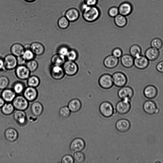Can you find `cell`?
<instances>
[{
	"instance_id": "6da1fadb",
	"label": "cell",
	"mask_w": 163,
	"mask_h": 163,
	"mask_svg": "<svg viewBox=\"0 0 163 163\" xmlns=\"http://www.w3.org/2000/svg\"><path fill=\"white\" fill-rule=\"evenodd\" d=\"M82 9L83 11V17L86 21L93 22L98 18L99 12L95 7L88 5L85 3L82 5Z\"/></svg>"
},
{
	"instance_id": "7a4b0ae2",
	"label": "cell",
	"mask_w": 163,
	"mask_h": 163,
	"mask_svg": "<svg viewBox=\"0 0 163 163\" xmlns=\"http://www.w3.org/2000/svg\"><path fill=\"white\" fill-rule=\"evenodd\" d=\"M62 67L66 75L69 77L76 75L79 71V67L75 61L67 60Z\"/></svg>"
},
{
	"instance_id": "3957f363",
	"label": "cell",
	"mask_w": 163,
	"mask_h": 163,
	"mask_svg": "<svg viewBox=\"0 0 163 163\" xmlns=\"http://www.w3.org/2000/svg\"><path fill=\"white\" fill-rule=\"evenodd\" d=\"M112 76L113 84L115 86L120 88L127 85L128 78L126 74L123 72H116L114 73Z\"/></svg>"
},
{
	"instance_id": "277c9868",
	"label": "cell",
	"mask_w": 163,
	"mask_h": 163,
	"mask_svg": "<svg viewBox=\"0 0 163 163\" xmlns=\"http://www.w3.org/2000/svg\"><path fill=\"white\" fill-rule=\"evenodd\" d=\"M98 82L100 87L105 90L111 89L114 85L112 76L108 73L102 75L99 78Z\"/></svg>"
},
{
	"instance_id": "5b68a950",
	"label": "cell",
	"mask_w": 163,
	"mask_h": 163,
	"mask_svg": "<svg viewBox=\"0 0 163 163\" xmlns=\"http://www.w3.org/2000/svg\"><path fill=\"white\" fill-rule=\"evenodd\" d=\"M12 104L15 109L18 110L24 111L29 106V101L22 95L16 96L12 101Z\"/></svg>"
},
{
	"instance_id": "8992f818",
	"label": "cell",
	"mask_w": 163,
	"mask_h": 163,
	"mask_svg": "<svg viewBox=\"0 0 163 163\" xmlns=\"http://www.w3.org/2000/svg\"><path fill=\"white\" fill-rule=\"evenodd\" d=\"M115 109L112 105L107 101L101 103L99 107V111L105 117L108 118L112 117L114 115Z\"/></svg>"
},
{
	"instance_id": "52a82bcc",
	"label": "cell",
	"mask_w": 163,
	"mask_h": 163,
	"mask_svg": "<svg viewBox=\"0 0 163 163\" xmlns=\"http://www.w3.org/2000/svg\"><path fill=\"white\" fill-rule=\"evenodd\" d=\"M134 91L133 88L126 85L120 88L118 91V97L122 100H130L134 95Z\"/></svg>"
},
{
	"instance_id": "ba28073f",
	"label": "cell",
	"mask_w": 163,
	"mask_h": 163,
	"mask_svg": "<svg viewBox=\"0 0 163 163\" xmlns=\"http://www.w3.org/2000/svg\"><path fill=\"white\" fill-rule=\"evenodd\" d=\"M143 109L145 113L149 115L158 114L159 112L157 104L151 100L145 101L143 105Z\"/></svg>"
},
{
	"instance_id": "9c48e42d",
	"label": "cell",
	"mask_w": 163,
	"mask_h": 163,
	"mask_svg": "<svg viewBox=\"0 0 163 163\" xmlns=\"http://www.w3.org/2000/svg\"><path fill=\"white\" fill-rule=\"evenodd\" d=\"M131 106L130 100H122L117 104L115 109L119 114L123 115L128 113L130 111Z\"/></svg>"
},
{
	"instance_id": "30bf717a",
	"label": "cell",
	"mask_w": 163,
	"mask_h": 163,
	"mask_svg": "<svg viewBox=\"0 0 163 163\" xmlns=\"http://www.w3.org/2000/svg\"><path fill=\"white\" fill-rule=\"evenodd\" d=\"M150 61L145 56L141 55L134 58V66L138 70H144L148 67Z\"/></svg>"
},
{
	"instance_id": "8fae6325",
	"label": "cell",
	"mask_w": 163,
	"mask_h": 163,
	"mask_svg": "<svg viewBox=\"0 0 163 163\" xmlns=\"http://www.w3.org/2000/svg\"><path fill=\"white\" fill-rule=\"evenodd\" d=\"M85 147V141L82 139L77 138L73 140L71 142L70 148L72 153H75L83 151Z\"/></svg>"
},
{
	"instance_id": "7c38bea8",
	"label": "cell",
	"mask_w": 163,
	"mask_h": 163,
	"mask_svg": "<svg viewBox=\"0 0 163 163\" xmlns=\"http://www.w3.org/2000/svg\"><path fill=\"white\" fill-rule=\"evenodd\" d=\"M5 69L12 70L16 69L18 66L17 57L12 54L6 55L4 59Z\"/></svg>"
},
{
	"instance_id": "4fadbf2b",
	"label": "cell",
	"mask_w": 163,
	"mask_h": 163,
	"mask_svg": "<svg viewBox=\"0 0 163 163\" xmlns=\"http://www.w3.org/2000/svg\"><path fill=\"white\" fill-rule=\"evenodd\" d=\"M31 72L27 67L25 65H18L16 68V74L19 79L25 80L30 76Z\"/></svg>"
},
{
	"instance_id": "5bb4252c",
	"label": "cell",
	"mask_w": 163,
	"mask_h": 163,
	"mask_svg": "<svg viewBox=\"0 0 163 163\" xmlns=\"http://www.w3.org/2000/svg\"><path fill=\"white\" fill-rule=\"evenodd\" d=\"M158 91L157 88L152 85L146 86L143 91L144 96L149 100L155 98L158 96Z\"/></svg>"
},
{
	"instance_id": "9a60e30c",
	"label": "cell",
	"mask_w": 163,
	"mask_h": 163,
	"mask_svg": "<svg viewBox=\"0 0 163 163\" xmlns=\"http://www.w3.org/2000/svg\"><path fill=\"white\" fill-rule=\"evenodd\" d=\"M23 93L24 97L29 102L34 101L38 96V92L36 88L29 86L25 88Z\"/></svg>"
},
{
	"instance_id": "2e32d148",
	"label": "cell",
	"mask_w": 163,
	"mask_h": 163,
	"mask_svg": "<svg viewBox=\"0 0 163 163\" xmlns=\"http://www.w3.org/2000/svg\"><path fill=\"white\" fill-rule=\"evenodd\" d=\"M50 74L53 79L57 80L62 79L65 75L62 66L54 65L50 69Z\"/></svg>"
},
{
	"instance_id": "e0dca14e",
	"label": "cell",
	"mask_w": 163,
	"mask_h": 163,
	"mask_svg": "<svg viewBox=\"0 0 163 163\" xmlns=\"http://www.w3.org/2000/svg\"><path fill=\"white\" fill-rule=\"evenodd\" d=\"M131 124L130 121L125 119L119 120L116 123L115 127L116 130L121 133H126L130 130Z\"/></svg>"
},
{
	"instance_id": "ac0fdd59",
	"label": "cell",
	"mask_w": 163,
	"mask_h": 163,
	"mask_svg": "<svg viewBox=\"0 0 163 163\" xmlns=\"http://www.w3.org/2000/svg\"><path fill=\"white\" fill-rule=\"evenodd\" d=\"M119 63V59L112 55H109L104 59L103 64L107 69H112L116 67Z\"/></svg>"
},
{
	"instance_id": "d6986e66",
	"label": "cell",
	"mask_w": 163,
	"mask_h": 163,
	"mask_svg": "<svg viewBox=\"0 0 163 163\" xmlns=\"http://www.w3.org/2000/svg\"><path fill=\"white\" fill-rule=\"evenodd\" d=\"M160 52L159 50L151 47L147 49L145 51V56L149 61L157 60L160 57Z\"/></svg>"
},
{
	"instance_id": "ffe728a7",
	"label": "cell",
	"mask_w": 163,
	"mask_h": 163,
	"mask_svg": "<svg viewBox=\"0 0 163 163\" xmlns=\"http://www.w3.org/2000/svg\"><path fill=\"white\" fill-rule=\"evenodd\" d=\"M13 118L19 126H24L26 123V115L24 111L17 110L13 115Z\"/></svg>"
},
{
	"instance_id": "44dd1931",
	"label": "cell",
	"mask_w": 163,
	"mask_h": 163,
	"mask_svg": "<svg viewBox=\"0 0 163 163\" xmlns=\"http://www.w3.org/2000/svg\"><path fill=\"white\" fill-rule=\"evenodd\" d=\"M134 58L130 54H125L120 58L121 64L127 69L131 68L134 66Z\"/></svg>"
},
{
	"instance_id": "7402d4cb",
	"label": "cell",
	"mask_w": 163,
	"mask_h": 163,
	"mask_svg": "<svg viewBox=\"0 0 163 163\" xmlns=\"http://www.w3.org/2000/svg\"><path fill=\"white\" fill-rule=\"evenodd\" d=\"M30 49L35 55L40 56L43 55L45 51L43 45L40 43L35 42L32 43L30 45Z\"/></svg>"
},
{
	"instance_id": "603a6c76",
	"label": "cell",
	"mask_w": 163,
	"mask_h": 163,
	"mask_svg": "<svg viewBox=\"0 0 163 163\" xmlns=\"http://www.w3.org/2000/svg\"><path fill=\"white\" fill-rule=\"evenodd\" d=\"M118 9L120 14L126 16L131 14L133 7L130 3L125 2L120 5Z\"/></svg>"
},
{
	"instance_id": "cb8c5ba5",
	"label": "cell",
	"mask_w": 163,
	"mask_h": 163,
	"mask_svg": "<svg viewBox=\"0 0 163 163\" xmlns=\"http://www.w3.org/2000/svg\"><path fill=\"white\" fill-rule=\"evenodd\" d=\"M5 137L6 139L10 142L16 140L18 138V133L15 129L10 128L5 130Z\"/></svg>"
},
{
	"instance_id": "d4e9b609",
	"label": "cell",
	"mask_w": 163,
	"mask_h": 163,
	"mask_svg": "<svg viewBox=\"0 0 163 163\" xmlns=\"http://www.w3.org/2000/svg\"><path fill=\"white\" fill-rule=\"evenodd\" d=\"M30 110L34 116L38 117L41 115L43 111L42 104L39 102H35L33 103L30 107Z\"/></svg>"
},
{
	"instance_id": "484cf974",
	"label": "cell",
	"mask_w": 163,
	"mask_h": 163,
	"mask_svg": "<svg viewBox=\"0 0 163 163\" xmlns=\"http://www.w3.org/2000/svg\"><path fill=\"white\" fill-rule=\"evenodd\" d=\"M1 96L5 101L11 102L16 97V94L13 90L6 88L3 90Z\"/></svg>"
},
{
	"instance_id": "4316f807",
	"label": "cell",
	"mask_w": 163,
	"mask_h": 163,
	"mask_svg": "<svg viewBox=\"0 0 163 163\" xmlns=\"http://www.w3.org/2000/svg\"><path fill=\"white\" fill-rule=\"evenodd\" d=\"M10 50L12 54L17 57L23 56L25 48L22 44L16 43L11 46Z\"/></svg>"
},
{
	"instance_id": "83f0119b",
	"label": "cell",
	"mask_w": 163,
	"mask_h": 163,
	"mask_svg": "<svg viewBox=\"0 0 163 163\" xmlns=\"http://www.w3.org/2000/svg\"><path fill=\"white\" fill-rule=\"evenodd\" d=\"M82 104L81 101L77 99H73L71 100L68 105L71 112L75 113L79 111L81 109Z\"/></svg>"
},
{
	"instance_id": "f1b7e54d",
	"label": "cell",
	"mask_w": 163,
	"mask_h": 163,
	"mask_svg": "<svg viewBox=\"0 0 163 163\" xmlns=\"http://www.w3.org/2000/svg\"><path fill=\"white\" fill-rule=\"evenodd\" d=\"M66 57L57 53L54 55L51 59L52 65L62 66L66 61Z\"/></svg>"
},
{
	"instance_id": "f546056e",
	"label": "cell",
	"mask_w": 163,
	"mask_h": 163,
	"mask_svg": "<svg viewBox=\"0 0 163 163\" xmlns=\"http://www.w3.org/2000/svg\"><path fill=\"white\" fill-rule=\"evenodd\" d=\"M79 13L76 9H71L68 10L66 13L65 17L69 21L73 22L78 18Z\"/></svg>"
},
{
	"instance_id": "4dcf8cb0",
	"label": "cell",
	"mask_w": 163,
	"mask_h": 163,
	"mask_svg": "<svg viewBox=\"0 0 163 163\" xmlns=\"http://www.w3.org/2000/svg\"><path fill=\"white\" fill-rule=\"evenodd\" d=\"M129 52L130 55L135 58L142 55V49L139 45L134 44L131 46Z\"/></svg>"
},
{
	"instance_id": "1f68e13d",
	"label": "cell",
	"mask_w": 163,
	"mask_h": 163,
	"mask_svg": "<svg viewBox=\"0 0 163 163\" xmlns=\"http://www.w3.org/2000/svg\"><path fill=\"white\" fill-rule=\"evenodd\" d=\"M114 22L116 26L121 28H124L127 23L126 16L120 14L118 15L115 17Z\"/></svg>"
},
{
	"instance_id": "d6a6232c",
	"label": "cell",
	"mask_w": 163,
	"mask_h": 163,
	"mask_svg": "<svg viewBox=\"0 0 163 163\" xmlns=\"http://www.w3.org/2000/svg\"><path fill=\"white\" fill-rule=\"evenodd\" d=\"M15 109V108L12 104L10 102L5 104L1 109L2 113L7 116L12 114L14 112Z\"/></svg>"
},
{
	"instance_id": "836d02e7",
	"label": "cell",
	"mask_w": 163,
	"mask_h": 163,
	"mask_svg": "<svg viewBox=\"0 0 163 163\" xmlns=\"http://www.w3.org/2000/svg\"><path fill=\"white\" fill-rule=\"evenodd\" d=\"M40 83L39 78L36 76H30L27 79V84L29 86L36 88L39 85Z\"/></svg>"
},
{
	"instance_id": "e575fe53",
	"label": "cell",
	"mask_w": 163,
	"mask_h": 163,
	"mask_svg": "<svg viewBox=\"0 0 163 163\" xmlns=\"http://www.w3.org/2000/svg\"><path fill=\"white\" fill-rule=\"evenodd\" d=\"M26 66L31 72H34L38 68L39 65L37 61L34 59L28 61Z\"/></svg>"
},
{
	"instance_id": "d590c367",
	"label": "cell",
	"mask_w": 163,
	"mask_h": 163,
	"mask_svg": "<svg viewBox=\"0 0 163 163\" xmlns=\"http://www.w3.org/2000/svg\"><path fill=\"white\" fill-rule=\"evenodd\" d=\"M151 47L160 50L163 46V42L160 38H155L151 41Z\"/></svg>"
},
{
	"instance_id": "8d00e7d4",
	"label": "cell",
	"mask_w": 163,
	"mask_h": 163,
	"mask_svg": "<svg viewBox=\"0 0 163 163\" xmlns=\"http://www.w3.org/2000/svg\"><path fill=\"white\" fill-rule=\"evenodd\" d=\"M78 57V54L77 51L74 49H70L66 58L67 60L76 61Z\"/></svg>"
},
{
	"instance_id": "74e56055",
	"label": "cell",
	"mask_w": 163,
	"mask_h": 163,
	"mask_svg": "<svg viewBox=\"0 0 163 163\" xmlns=\"http://www.w3.org/2000/svg\"><path fill=\"white\" fill-rule=\"evenodd\" d=\"M71 111L68 106H65L61 108L59 111L60 116L64 119L69 118L70 116Z\"/></svg>"
},
{
	"instance_id": "f35d334b",
	"label": "cell",
	"mask_w": 163,
	"mask_h": 163,
	"mask_svg": "<svg viewBox=\"0 0 163 163\" xmlns=\"http://www.w3.org/2000/svg\"><path fill=\"white\" fill-rule=\"evenodd\" d=\"M22 56L27 62L28 61L34 59L36 55L29 48L25 49Z\"/></svg>"
},
{
	"instance_id": "ab89813d",
	"label": "cell",
	"mask_w": 163,
	"mask_h": 163,
	"mask_svg": "<svg viewBox=\"0 0 163 163\" xmlns=\"http://www.w3.org/2000/svg\"><path fill=\"white\" fill-rule=\"evenodd\" d=\"M25 88L23 83L18 82L15 83L13 85V90L16 94H20L23 93Z\"/></svg>"
},
{
	"instance_id": "60d3db41",
	"label": "cell",
	"mask_w": 163,
	"mask_h": 163,
	"mask_svg": "<svg viewBox=\"0 0 163 163\" xmlns=\"http://www.w3.org/2000/svg\"><path fill=\"white\" fill-rule=\"evenodd\" d=\"M73 158L74 161L78 163H82L85 161V157L83 153L79 152L74 153Z\"/></svg>"
},
{
	"instance_id": "b9f144b4",
	"label": "cell",
	"mask_w": 163,
	"mask_h": 163,
	"mask_svg": "<svg viewBox=\"0 0 163 163\" xmlns=\"http://www.w3.org/2000/svg\"><path fill=\"white\" fill-rule=\"evenodd\" d=\"M9 84V81L7 77L2 76L0 77V90H4L7 88Z\"/></svg>"
},
{
	"instance_id": "7bdbcfd3",
	"label": "cell",
	"mask_w": 163,
	"mask_h": 163,
	"mask_svg": "<svg viewBox=\"0 0 163 163\" xmlns=\"http://www.w3.org/2000/svg\"><path fill=\"white\" fill-rule=\"evenodd\" d=\"M58 24L60 28L65 29L68 27L69 25V21L66 17H63L59 19Z\"/></svg>"
},
{
	"instance_id": "ee69618b",
	"label": "cell",
	"mask_w": 163,
	"mask_h": 163,
	"mask_svg": "<svg viewBox=\"0 0 163 163\" xmlns=\"http://www.w3.org/2000/svg\"><path fill=\"white\" fill-rule=\"evenodd\" d=\"M112 55L115 57L119 59L123 55V51L119 47H116L112 50Z\"/></svg>"
},
{
	"instance_id": "f6af8a7d",
	"label": "cell",
	"mask_w": 163,
	"mask_h": 163,
	"mask_svg": "<svg viewBox=\"0 0 163 163\" xmlns=\"http://www.w3.org/2000/svg\"><path fill=\"white\" fill-rule=\"evenodd\" d=\"M70 49L66 46H62L59 49L58 53L61 55H62L66 57Z\"/></svg>"
},
{
	"instance_id": "bcb514c9",
	"label": "cell",
	"mask_w": 163,
	"mask_h": 163,
	"mask_svg": "<svg viewBox=\"0 0 163 163\" xmlns=\"http://www.w3.org/2000/svg\"><path fill=\"white\" fill-rule=\"evenodd\" d=\"M61 162L63 163H73L74 161L71 155L68 154L64 156L61 160Z\"/></svg>"
},
{
	"instance_id": "7dc6e473",
	"label": "cell",
	"mask_w": 163,
	"mask_h": 163,
	"mask_svg": "<svg viewBox=\"0 0 163 163\" xmlns=\"http://www.w3.org/2000/svg\"><path fill=\"white\" fill-rule=\"evenodd\" d=\"M119 13V9L116 7L111 8L109 11V14L112 17H115L118 15Z\"/></svg>"
},
{
	"instance_id": "c3c4849f",
	"label": "cell",
	"mask_w": 163,
	"mask_h": 163,
	"mask_svg": "<svg viewBox=\"0 0 163 163\" xmlns=\"http://www.w3.org/2000/svg\"><path fill=\"white\" fill-rule=\"evenodd\" d=\"M156 69L159 72L163 74V60L160 61L156 65Z\"/></svg>"
},
{
	"instance_id": "681fc988",
	"label": "cell",
	"mask_w": 163,
	"mask_h": 163,
	"mask_svg": "<svg viewBox=\"0 0 163 163\" xmlns=\"http://www.w3.org/2000/svg\"><path fill=\"white\" fill-rule=\"evenodd\" d=\"M17 59L18 65H23L26 64L27 61L22 56L17 57Z\"/></svg>"
},
{
	"instance_id": "f907efd6",
	"label": "cell",
	"mask_w": 163,
	"mask_h": 163,
	"mask_svg": "<svg viewBox=\"0 0 163 163\" xmlns=\"http://www.w3.org/2000/svg\"><path fill=\"white\" fill-rule=\"evenodd\" d=\"M85 3L90 6H94L97 2V0H85Z\"/></svg>"
},
{
	"instance_id": "816d5d0a",
	"label": "cell",
	"mask_w": 163,
	"mask_h": 163,
	"mask_svg": "<svg viewBox=\"0 0 163 163\" xmlns=\"http://www.w3.org/2000/svg\"><path fill=\"white\" fill-rule=\"evenodd\" d=\"M5 69L4 60L0 58V71H3Z\"/></svg>"
},
{
	"instance_id": "f5cc1de1",
	"label": "cell",
	"mask_w": 163,
	"mask_h": 163,
	"mask_svg": "<svg viewBox=\"0 0 163 163\" xmlns=\"http://www.w3.org/2000/svg\"><path fill=\"white\" fill-rule=\"evenodd\" d=\"M5 102L2 97H0V107H2L4 105Z\"/></svg>"
},
{
	"instance_id": "db71d44e",
	"label": "cell",
	"mask_w": 163,
	"mask_h": 163,
	"mask_svg": "<svg viewBox=\"0 0 163 163\" xmlns=\"http://www.w3.org/2000/svg\"><path fill=\"white\" fill-rule=\"evenodd\" d=\"M26 1L29 2H31L34 1V0H26Z\"/></svg>"
},
{
	"instance_id": "11a10c76",
	"label": "cell",
	"mask_w": 163,
	"mask_h": 163,
	"mask_svg": "<svg viewBox=\"0 0 163 163\" xmlns=\"http://www.w3.org/2000/svg\"></svg>"
}]
</instances>
